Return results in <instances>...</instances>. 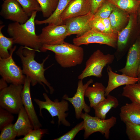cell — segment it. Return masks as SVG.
<instances>
[{
    "instance_id": "obj_1",
    "label": "cell",
    "mask_w": 140,
    "mask_h": 140,
    "mask_svg": "<svg viewBox=\"0 0 140 140\" xmlns=\"http://www.w3.org/2000/svg\"><path fill=\"white\" fill-rule=\"evenodd\" d=\"M36 51L31 47L21 46L16 52L20 58L22 64L23 73L30 79L31 85L34 86L39 83L42 85L48 92L45 85L49 88L50 94L53 93L54 89L45 78L44 73L48 68H44V64L48 58V55L41 63L35 59Z\"/></svg>"
},
{
    "instance_id": "obj_2",
    "label": "cell",
    "mask_w": 140,
    "mask_h": 140,
    "mask_svg": "<svg viewBox=\"0 0 140 140\" xmlns=\"http://www.w3.org/2000/svg\"><path fill=\"white\" fill-rule=\"evenodd\" d=\"M37 12L36 11L33 12L24 23L14 22L9 24L7 31L8 34L13 39L14 44L29 47L36 51L40 52L42 45L38 35L35 32V18Z\"/></svg>"
},
{
    "instance_id": "obj_3",
    "label": "cell",
    "mask_w": 140,
    "mask_h": 140,
    "mask_svg": "<svg viewBox=\"0 0 140 140\" xmlns=\"http://www.w3.org/2000/svg\"><path fill=\"white\" fill-rule=\"evenodd\" d=\"M47 50L51 51L55 54V58L57 62L64 68L75 66L81 64L84 58L83 48L64 41L55 45H44L42 46L40 52Z\"/></svg>"
},
{
    "instance_id": "obj_4",
    "label": "cell",
    "mask_w": 140,
    "mask_h": 140,
    "mask_svg": "<svg viewBox=\"0 0 140 140\" xmlns=\"http://www.w3.org/2000/svg\"><path fill=\"white\" fill-rule=\"evenodd\" d=\"M115 58L114 54H105L100 50L97 49L86 61L85 68L78 76V79L82 80L90 76L101 78L102 76V72L104 68L112 63Z\"/></svg>"
},
{
    "instance_id": "obj_5",
    "label": "cell",
    "mask_w": 140,
    "mask_h": 140,
    "mask_svg": "<svg viewBox=\"0 0 140 140\" xmlns=\"http://www.w3.org/2000/svg\"><path fill=\"white\" fill-rule=\"evenodd\" d=\"M80 118L83 120L84 130V138H87L92 134L99 132L106 139L110 136V130L117 122L116 118L114 116L107 119H102L96 116H90L88 113H82Z\"/></svg>"
},
{
    "instance_id": "obj_6",
    "label": "cell",
    "mask_w": 140,
    "mask_h": 140,
    "mask_svg": "<svg viewBox=\"0 0 140 140\" xmlns=\"http://www.w3.org/2000/svg\"><path fill=\"white\" fill-rule=\"evenodd\" d=\"M43 95L45 101H41L37 99L33 100L39 108L40 115L42 116L41 110L43 109L46 110L50 113L53 118L52 123L53 121V118L55 116L58 117V124L59 125L61 123L67 127L71 125L70 123L66 119L68 113L65 112L68 110L69 104L67 101L64 99L59 102L58 99H55L52 101L49 97L47 94L44 93Z\"/></svg>"
},
{
    "instance_id": "obj_7",
    "label": "cell",
    "mask_w": 140,
    "mask_h": 140,
    "mask_svg": "<svg viewBox=\"0 0 140 140\" xmlns=\"http://www.w3.org/2000/svg\"><path fill=\"white\" fill-rule=\"evenodd\" d=\"M22 85L11 84L0 91V107L12 114H17L23 106L21 96Z\"/></svg>"
},
{
    "instance_id": "obj_8",
    "label": "cell",
    "mask_w": 140,
    "mask_h": 140,
    "mask_svg": "<svg viewBox=\"0 0 140 140\" xmlns=\"http://www.w3.org/2000/svg\"><path fill=\"white\" fill-rule=\"evenodd\" d=\"M16 48L15 46L10 51V55L7 58H0V74L8 83L16 85L24 84L26 76L22 70L17 66L12 58V54Z\"/></svg>"
},
{
    "instance_id": "obj_9",
    "label": "cell",
    "mask_w": 140,
    "mask_h": 140,
    "mask_svg": "<svg viewBox=\"0 0 140 140\" xmlns=\"http://www.w3.org/2000/svg\"><path fill=\"white\" fill-rule=\"evenodd\" d=\"M117 33H103L92 28L81 36L74 38L73 42L78 46L97 43L115 48L117 47Z\"/></svg>"
},
{
    "instance_id": "obj_10",
    "label": "cell",
    "mask_w": 140,
    "mask_h": 140,
    "mask_svg": "<svg viewBox=\"0 0 140 140\" xmlns=\"http://www.w3.org/2000/svg\"><path fill=\"white\" fill-rule=\"evenodd\" d=\"M42 46L44 45H55L61 44L68 36L67 27L66 25H57L48 24L43 27L38 35Z\"/></svg>"
},
{
    "instance_id": "obj_11",
    "label": "cell",
    "mask_w": 140,
    "mask_h": 140,
    "mask_svg": "<svg viewBox=\"0 0 140 140\" xmlns=\"http://www.w3.org/2000/svg\"><path fill=\"white\" fill-rule=\"evenodd\" d=\"M93 82V80L91 79L83 84L82 80H80L78 83L76 92L74 96L69 97L65 94L62 97V99L68 101L72 104L75 109L76 117L78 119L80 118L83 110L87 113L90 111V107L86 103L84 97L86 88Z\"/></svg>"
},
{
    "instance_id": "obj_12",
    "label": "cell",
    "mask_w": 140,
    "mask_h": 140,
    "mask_svg": "<svg viewBox=\"0 0 140 140\" xmlns=\"http://www.w3.org/2000/svg\"><path fill=\"white\" fill-rule=\"evenodd\" d=\"M0 14L5 19L20 24L25 23L30 17L16 0H4Z\"/></svg>"
},
{
    "instance_id": "obj_13",
    "label": "cell",
    "mask_w": 140,
    "mask_h": 140,
    "mask_svg": "<svg viewBox=\"0 0 140 140\" xmlns=\"http://www.w3.org/2000/svg\"><path fill=\"white\" fill-rule=\"evenodd\" d=\"M140 65V37L137 39L129 49L125 66L117 71L128 76L138 77Z\"/></svg>"
},
{
    "instance_id": "obj_14",
    "label": "cell",
    "mask_w": 140,
    "mask_h": 140,
    "mask_svg": "<svg viewBox=\"0 0 140 140\" xmlns=\"http://www.w3.org/2000/svg\"><path fill=\"white\" fill-rule=\"evenodd\" d=\"M94 15L91 12L82 16L67 19L64 22L67 27L68 36L76 34L81 36L90 29V22Z\"/></svg>"
},
{
    "instance_id": "obj_15",
    "label": "cell",
    "mask_w": 140,
    "mask_h": 140,
    "mask_svg": "<svg viewBox=\"0 0 140 140\" xmlns=\"http://www.w3.org/2000/svg\"><path fill=\"white\" fill-rule=\"evenodd\" d=\"M137 23V12L130 14L127 25L118 33L117 51L114 54L117 61L124 55L125 50L128 45L131 32Z\"/></svg>"
},
{
    "instance_id": "obj_16",
    "label": "cell",
    "mask_w": 140,
    "mask_h": 140,
    "mask_svg": "<svg viewBox=\"0 0 140 140\" xmlns=\"http://www.w3.org/2000/svg\"><path fill=\"white\" fill-rule=\"evenodd\" d=\"M31 81L26 76L21 96L24 107L33 124L34 129L40 128L42 125L36 112L32 101L30 89Z\"/></svg>"
},
{
    "instance_id": "obj_17",
    "label": "cell",
    "mask_w": 140,
    "mask_h": 140,
    "mask_svg": "<svg viewBox=\"0 0 140 140\" xmlns=\"http://www.w3.org/2000/svg\"><path fill=\"white\" fill-rule=\"evenodd\" d=\"M91 0H72L61 16L64 22L72 18L86 15L91 11Z\"/></svg>"
},
{
    "instance_id": "obj_18",
    "label": "cell",
    "mask_w": 140,
    "mask_h": 140,
    "mask_svg": "<svg viewBox=\"0 0 140 140\" xmlns=\"http://www.w3.org/2000/svg\"><path fill=\"white\" fill-rule=\"evenodd\" d=\"M107 70L108 77L107 86L106 88L105 95L106 97L113 90L121 86L134 84L137 82L138 77H130L122 74H120L114 72L111 67L107 65Z\"/></svg>"
},
{
    "instance_id": "obj_19",
    "label": "cell",
    "mask_w": 140,
    "mask_h": 140,
    "mask_svg": "<svg viewBox=\"0 0 140 140\" xmlns=\"http://www.w3.org/2000/svg\"><path fill=\"white\" fill-rule=\"evenodd\" d=\"M120 118L125 123L140 125V104L132 102L127 103L120 109Z\"/></svg>"
},
{
    "instance_id": "obj_20",
    "label": "cell",
    "mask_w": 140,
    "mask_h": 140,
    "mask_svg": "<svg viewBox=\"0 0 140 140\" xmlns=\"http://www.w3.org/2000/svg\"><path fill=\"white\" fill-rule=\"evenodd\" d=\"M18 117L13 125L17 136H25L34 129L33 124L24 106L18 113Z\"/></svg>"
},
{
    "instance_id": "obj_21",
    "label": "cell",
    "mask_w": 140,
    "mask_h": 140,
    "mask_svg": "<svg viewBox=\"0 0 140 140\" xmlns=\"http://www.w3.org/2000/svg\"><path fill=\"white\" fill-rule=\"evenodd\" d=\"M106 88L102 83L97 82L87 87L85 95L88 98L90 107L93 108L106 99Z\"/></svg>"
},
{
    "instance_id": "obj_22",
    "label": "cell",
    "mask_w": 140,
    "mask_h": 140,
    "mask_svg": "<svg viewBox=\"0 0 140 140\" xmlns=\"http://www.w3.org/2000/svg\"><path fill=\"white\" fill-rule=\"evenodd\" d=\"M104 100L93 107L95 116L102 119H106V115L112 108H115L119 105L118 100L115 97L109 94Z\"/></svg>"
},
{
    "instance_id": "obj_23",
    "label": "cell",
    "mask_w": 140,
    "mask_h": 140,
    "mask_svg": "<svg viewBox=\"0 0 140 140\" xmlns=\"http://www.w3.org/2000/svg\"><path fill=\"white\" fill-rule=\"evenodd\" d=\"M130 15L118 8H114L109 18L114 33L117 34L127 22Z\"/></svg>"
},
{
    "instance_id": "obj_24",
    "label": "cell",
    "mask_w": 140,
    "mask_h": 140,
    "mask_svg": "<svg viewBox=\"0 0 140 140\" xmlns=\"http://www.w3.org/2000/svg\"><path fill=\"white\" fill-rule=\"evenodd\" d=\"M71 0H59L57 7L52 14L45 19L35 20V24L38 25L50 23L57 25L64 24V22L61 19V16L67 5Z\"/></svg>"
},
{
    "instance_id": "obj_25",
    "label": "cell",
    "mask_w": 140,
    "mask_h": 140,
    "mask_svg": "<svg viewBox=\"0 0 140 140\" xmlns=\"http://www.w3.org/2000/svg\"><path fill=\"white\" fill-rule=\"evenodd\" d=\"M106 0L130 15L136 13L140 4L137 0Z\"/></svg>"
},
{
    "instance_id": "obj_26",
    "label": "cell",
    "mask_w": 140,
    "mask_h": 140,
    "mask_svg": "<svg viewBox=\"0 0 140 140\" xmlns=\"http://www.w3.org/2000/svg\"><path fill=\"white\" fill-rule=\"evenodd\" d=\"M122 95L129 98L132 102L140 104V84L126 85L123 88Z\"/></svg>"
},
{
    "instance_id": "obj_27",
    "label": "cell",
    "mask_w": 140,
    "mask_h": 140,
    "mask_svg": "<svg viewBox=\"0 0 140 140\" xmlns=\"http://www.w3.org/2000/svg\"><path fill=\"white\" fill-rule=\"evenodd\" d=\"M4 25L0 26V58H6L9 57L10 55L9 51L13 48L14 43V40L12 37L9 38L5 36L2 32V29Z\"/></svg>"
},
{
    "instance_id": "obj_28",
    "label": "cell",
    "mask_w": 140,
    "mask_h": 140,
    "mask_svg": "<svg viewBox=\"0 0 140 140\" xmlns=\"http://www.w3.org/2000/svg\"><path fill=\"white\" fill-rule=\"evenodd\" d=\"M40 7L43 16L48 18L53 13L57 6L59 0H36Z\"/></svg>"
},
{
    "instance_id": "obj_29",
    "label": "cell",
    "mask_w": 140,
    "mask_h": 140,
    "mask_svg": "<svg viewBox=\"0 0 140 140\" xmlns=\"http://www.w3.org/2000/svg\"><path fill=\"white\" fill-rule=\"evenodd\" d=\"M30 17L34 12L41 11L40 6L36 0H16Z\"/></svg>"
},
{
    "instance_id": "obj_30",
    "label": "cell",
    "mask_w": 140,
    "mask_h": 140,
    "mask_svg": "<svg viewBox=\"0 0 140 140\" xmlns=\"http://www.w3.org/2000/svg\"><path fill=\"white\" fill-rule=\"evenodd\" d=\"M126 133L130 140H140V125L125 123Z\"/></svg>"
},
{
    "instance_id": "obj_31",
    "label": "cell",
    "mask_w": 140,
    "mask_h": 140,
    "mask_svg": "<svg viewBox=\"0 0 140 140\" xmlns=\"http://www.w3.org/2000/svg\"><path fill=\"white\" fill-rule=\"evenodd\" d=\"M115 6L106 0L94 15V17L102 19L109 18Z\"/></svg>"
},
{
    "instance_id": "obj_32",
    "label": "cell",
    "mask_w": 140,
    "mask_h": 140,
    "mask_svg": "<svg viewBox=\"0 0 140 140\" xmlns=\"http://www.w3.org/2000/svg\"><path fill=\"white\" fill-rule=\"evenodd\" d=\"M14 119L12 113L0 107V130L12 124Z\"/></svg>"
},
{
    "instance_id": "obj_33",
    "label": "cell",
    "mask_w": 140,
    "mask_h": 140,
    "mask_svg": "<svg viewBox=\"0 0 140 140\" xmlns=\"http://www.w3.org/2000/svg\"><path fill=\"white\" fill-rule=\"evenodd\" d=\"M83 121L77 124L70 130L62 136L54 140H73L80 130L84 129Z\"/></svg>"
},
{
    "instance_id": "obj_34",
    "label": "cell",
    "mask_w": 140,
    "mask_h": 140,
    "mask_svg": "<svg viewBox=\"0 0 140 140\" xmlns=\"http://www.w3.org/2000/svg\"><path fill=\"white\" fill-rule=\"evenodd\" d=\"M13 124H10L4 127L1 131L0 140H13L17 136L14 129Z\"/></svg>"
},
{
    "instance_id": "obj_35",
    "label": "cell",
    "mask_w": 140,
    "mask_h": 140,
    "mask_svg": "<svg viewBox=\"0 0 140 140\" xmlns=\"http://www.w3.org/2000/svg\"><path fill=\"white\" fill-rule=\"evenodd\" d=\"M47 129L40 128L34 129L22 138L18 140H40L43 135L48 134Z\"/></svg>"
},
{
    "instance_id": "obj_36",
    "label": "cell",
    "mask_w": 140,
    "mask_h": 140,
    "mask_svg": "<svg viewBox=\"0 0 140 140\" xmlns=\"http://www.w3.org/2000/svg\"><path fill=\"white\" fill-rule=\"evenodd\" d=\"M91 29H93L99 31L106 33V29L102 19L98 17H94L90 22Z\"/></svg>"
},
{
    "instance_id": "obj_37",
    "label": "cell",
    "mask_w": 140,
    "mask_h": 140,
    "mask_svg": "<svg viewBox=\"0 0 140 140\" xmlns=\"http://www.w3.org/2000/svg\"><path fill=\"white\" fill-rule=\"evenodd\" d=\"M106 0H91V12L94 15Z\"/></svg>"
},
{
    "instance_id": "obj_38",
    "label": "cell",
    "mask_w": 140,
    "mask_h": 140,
    "mask_svg": "<svg viewBox=\"0 0 140 140\" xmlns=\"http://www.w3.org/2000/svg\"><path fill=\"white\" fill-rule=\"evenodd\" d=\"M102 19L106 29V33H114L112 29L109 17Z\"/></svg>"
},
{
    "instance_id": "obj_39",
    "label": "cell",
    "mask_w": 140,
    "mask_h": 140,
    "mask_svg": "<svg viewBox=\"0 0 140 140\" xmlns=\"http://www.w3.org/2000/svg\"><path fill=\"white\" fill-rule=\"evenodd\" d=\"M7 82L3 78L0 80V91L8 86Z\"/></svg>"
},
{
    "instance_id": "obj_40",
    "label": "cell",
    "mask_w": 140,
    "mask_h": 140,
    "mask_svg": "<svg viewBox=\"0 0 140 140\" xmlns=\"http://www.w3.org/2000/svg\"><path fill=\"white\" fill-rule=\"evenodd\" d=\"M137 22L140 25V4L137 12Z\"/></svg>"
},
{
    "instance_id": "obj_41",
    "label": "cell",
    "mask_w": 140,
    "mask_h": 140,
    "mask_svg": "<svg viewBox=\"0 0 140 140\" xmlns=\"http://www.w3.org/2000/svg\"><path fill=\"white\" fill-rule=\"evenodd\" d=\"M140 73V66H139V67L138 69V73H137L138 77Z\"/></svg>"
},
{
    "instance_id": "obj_42",
    "label": "cell",
    "mask_w": 140,
    "mask_h": 140,
    "mask_svg": "<svg viewBox=\"0 0 140 140\" xmlns=\"http://www.w3.org/2000/svg\"><path fill=\"white\" fill-rule=\"evenodd\" d=\"M138 78H139V80H138V81L137 82V83H139V84H140V73L139 74V76H138Z\"/></svg>"
},
{
    "instance_id": "obj_43",
    "label": "cell",
    "mask_w": 140,
    "mask_h": 140,
    "mask_svg": "<svg viewBox=\"0 0 140 140\" xmlns=\"http://www.w3.org/2000/svg\"><path fill=\"white\" fill-rule=\"evenodd\" d=\"M137 1L140 3V0H137Z\"/></svg>"
}]
</instances>
